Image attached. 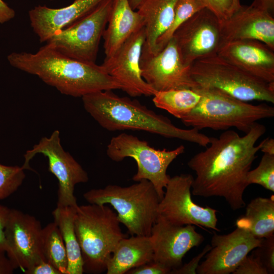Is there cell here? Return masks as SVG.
I'll return each mask as SVG.
<instances>
[{"label": "cell", "instance_id": "6da1fadb", "mask_svg": "<svg viewBox=\"0 0 274 274\" xmlns=\"http://www.w3.org/2000/svg\"><path fill=\"white\" fill-rule=\"evenodd\" d=\"M265 131L264 125L256 122L243 136L227 130L218 138L210 137V146L187 163L196 174L192 194L223 197L233 211L245 207L247 174L261 147L256 143Z\"/></svg>", "mask_w": 274, "mask_h": 274}, {"label": "cell", "instance_id": "7a4b0ae2", "mask_svg": "<svg viewBox=\"0 0 274 274\" xmlns=\"http://www.w3.org/2000/svg\"><path fill=\"white\" fill-rule=\"evenodd\" d=\"M13 67L39 77L61 93L81 97L94 92L121 89L101 65L71 58L47 43L36 52H13L8 56Z\"/></svg>", "mask_w": 274, "mask_h": 274}, {"label": "cell", "instance_id": "3957f363", "mask_svg": "<svg viewBox=\"0 0 274 274\" xmlns=\"http://www.w3.org/2000/svg\"><path fill=\"white\" fill-rule=\"evenodd\" d=\"M84 108L104 128L109 131L143 130L206 147L210 137L195 128L182 129L138 100L121 97L112 90L98 91L82 97Z\"/></svg>", "mask_w": 274, "mask_h": 274}, {"label": "cell", "instance_id": "277c9868", "mask_svg": "<svg viewBox=\"0 0 274 274\" xmlns=\"http://www.w3.org/2000/svg\"><path fill=\"white\" fill-rule=\"evenodd\" d=\"M116 212L106 204L78 206L74 220L75 230L81 250L83 272L98 274L107 265L122 232Z\"/></svg>", "mask_w": 274, "mask_h": 274}, {"label": "cell", "instance_id": "5b68a950", "mask_svg": "<svg viewBox=\"0 0 274 274\" xmlns=\"http://www.w3.org/2000/svg\"><path fill=\"white\" fill-rule=\"evenodd\" d=\"M128 186L108 185L83 194L90 204H109L131 235L150 236L161 200L153 185L142 180Z\"/></svg>", "mask_w": 274, "mask_h": 274}, {"label": "cell", "instance_id": "8992f818", "mask_svg": "<svg viewBox=\"0 0 274 274\" xmlns=\"http://www.w3.org/2000/svg\"><path fill=\"white\" fill-rule=\"evenodd\" d=\"M193 89L201 95V99L181 119L187 127L198 130H227L234 127L246 133L257 121L274 116V108L266 104H250L214 89L197 87Z\"/></svg>", "mask_w": 274, "mask_h": 274}, {"label": "cell", "instance_id": "52a82bcc", "mask_svg": "<svg viewBox=\"0 0 274 274\" xmlns=\"http://www.w3.org/2000/svg\"><path fill=\"white\" fill-rule=\"evenodd\" d=\"M190 74L198 87L214 89L244 101L274 103V83H268L217 54L194 61Z\"/></svg>", "mask_w": 274, "mask_h": 274}, {"label": "cell", "instance_id": "ba28073f", "mask_svg": "<svg viewBox=\"0 0 274 274\" xmlns=\"http://www.w3.org/2000/svg\"><path fill=\"white\" fill-rule=\"evenodd\" d=\"M185 151L180 145L176 149H157L138 137L123 133L113 137L107 146V154L112 160L119 162L127 157L133 158L138 166L132 180L138 182L149 181L155 187L161 199L170 176L167 169L170 163Z\"/></svg>", "mask_w": 274, "mask_h": 274}, {"label": "cell", "instance_id": "9c48e42d", "mask_svg": "<svg viewBox=\"0 0 274 274\" xmlns=\"http://www.w3.org/2000/svg\"><path fill=\"white\" fill-rule=\"evenodd\" d=\"M112 4V0H104L91 12L55 32L47 43L71 58L95 63Z\"/></svg>", "mask_w": 274, "mask_h": 274}, {"label": "cell", "instance_id": "30bf717a", "mask_svg": "<svg viewBox=\"0 0 274 274\" xmlns=\"http://www.w3.org/2000/svg\"><path fill=\"white\" fill-rule=\"evenodd\" d=\"M38 154L48 158L49 171L58 180L57 207L77 208L75 186L87 182L89 177L79 163L63 148L58 130H54L49 137L42 138L31 149L26 152L22 166L24 169H31L29 161Z\"/></svg>", "mask_w": 274, "mask_h": 274}, {"label": "cell", "instance_id": "8fae6325", "mask_svg": "<svg viewBox=\"0 0 274 274\" xmlns=\"http://www.w3.org/2000/svg\"><path fill=\"white\" fill-rule=\"evenodd\" d=\"M193 179L188 174L170 177L158 205V217L175 225H192L219 231L217 210L200 206L192 199Z\"/></svg>", "mask_w": 274, "mask_h": 274}, {"label": "cell", "instance_id": "7c38bea8", "mask_svg": "<svg viewBox=\"0 0 274 274\" xmlns=\"http://www.w3.org/2000/svg\"><path fill=\"white\" fill-rule=\"evenodd\" d=\"M184 64L218 54L222 47L221 24L210 10L203 8L182 23L172 37Z\"/></svg>", "mask_w": 274, "mask_h": 274}, {"label": "cell", "instance_id": "4fadbf2b", "mask_svg": "<svg viewBox=\"0 0 274 274\" xmlns=\"http://www.w3.org/2000/svg\"><path fill=\"white\" fill-rule=\"evenodd\" d=\"M140 65L142 78L155 92L198 87L191 76V65L184 63L173 38L155 53L142 48Z\"/></svg>", "mask_w": 274, "mask_h": 274}, {"label": "cell", "instance_id": "5bb4252c", "mask_svg": "<svg viewBox=\"0 0 274 274\" xmlns=\"http://www.w3.org/2000/svg\"><path fill=\"white\" fill-rule=\"evenodd\" d=\"M42 228L35 216L10 209L4 229L6 252L15 268L23 271L45 260Z\"/></svg>", "mask_w": 274, "mask_h": 274}, {"label": "cell", "instance_id": "9a60e30c", "mask_svg": "<svg viewBox=\"0 0 274 274\" xmlns=\"http://www.w3.org/2000/svg\"><path fill=\"white\" fill-rule=\"evenodd\" d=\"M146 39L145 26L133 33L101 64L106 72L120 85L121 89L132 97L152 96L155 91L143 79L140 65Z\"/></svg>", "mask_w": 274, "mask_h": 274}, {"label": "cell", "instance_id": "2e32d148", "mask_svg": "<svg viewBox=\"0 0 274 274\" xmlns=\"http://www.w3.org/2000/svg\"><path fill=\"white\" fill-rule=\"evenodd\" d=\"M262 238H258L248 231L238 227L227 234L214 233L211 249L205 260L199 265L198 274L233 273L248 254L259 247Z\"/></svg>", "mask_w": 274, "mask_h": 274}, {"label": "cell", "instance_id": "e0dca14e", "mask_svg": "<svg viewBox=\"0 0 274 274\" xmlns=\"http://www.w3.org/2000/svg\"><path fill=\"white\" fill-rule=\"evenodd\" d=\"M153 261L171 270L182 264L185 254L204 241L194 225L178 226L158 217L151 232Z\"/></svg>", "mask_w": 274, "mask_h": 274}, {"label": "cell", "instance_id": "ac0fdd59", "mask_svg": "<svg viewBox=\"0 0 274 274\" xmlns=\"http://www.w3.org/2000/svg\"><path fill=\"white\" fill-rule=\"evenodd\" d=\"M221 38L222 47L234 41L255 40L274 50L273 15L251 5H241L221 24Z\"/></svg>", "mask_w": 274, "mask_h": 274}, {"label": "cell", "instance_id": "d6986e66", "mask_svg": "<svg viewBox=\"0 0 274 274\" xmlns=\"http://www.w3.org/2000/svg\"><path fill=\"white\" fill-rule=\"evenodd\" d=\"M218 55L258 79L274 83V50L262 42H230L221 47Z\"/></svg>", "mask_w": 274, "mask_h": 274}, {"label": "cell", "instance_id": "ffe728a7", "mask_svg": "<svg viewBox=\"0 0 274 274\" xmlns=\"http://www.w3.org/2000/svg\"><path fill=\"white\" fill-rule=\"evenodd\" d=\"M104 0H75L71 4L54 9L39 5L28 12L33 31L41 42L48 41L54 34L82 18Z\"/></svg>", "mask_w": 274, "mask_h": 274}, {"label": "cell", "instance_id": "44dd1931", "mask_svg": "<svg viewBox=\"0 0 274 274\" xmlns=\"http://www.w3.org/2000/svg\"><path fill=\"white\" fill-rule=\"evenodd\" d=\"M107 25L102 38L106 56H109L144 27L145 22L139 12L131 8L129 0H112Z\"/></svg>", "mask_w": 274, "mask_h": 274}, {"label": "cell", "instance_id": "7402d4cb", "mask_svg": "<svg viewBox=\"0 0 274 274\" xmlns=\"http://www.w3.org/2000/svg\"><path fill=\"white\" fill-rule=\"evenodd\" d=\"M150 236L125 237L117 244L109 260L107 274H124L129 270L153 261Z\"/></svg>", "mask_w": 274, "mask_h": 274}, {"label": "cell", "instance_id": "603a6c76", "mask_svg": "<svg viewBox=\"0 0 274 274\" xmlns=\"http://www.w3.org/2000/svg\"><path fill=\"white\" fill-rule=\"evenodd\" d=\"M179 0H142L137 10L145 22L146 39L143 48L155 53L157 40L168 28Z\"/></svg>", "mask_w": 274, "mask_h": 274}, {"label": "cell", "instance_id": "cb8c5ba5", "mask_svg": "<svg viewBox=\"0 0 274 274\" xmlns=\"http://www.w3.org/2000/svg\"><path fill=\"white\" fill-rule=\"evenodd\" d=\"M236 226L258 238L274 235L273 195L252 199L246 207L245 214L236 221Z\"/></svg>", "mask_w": 274, "mask_h": 274}, {"label": "cell", "instance_id": "d4e9b609", "mask_svg": "<svg viewBox=\"0 0 274 274\" xmlns=\"http://www.w3.org/2000/svg\"><path fill=\"white\" fill-rule=\"evenodd\" d=\"M77 208L57 207L52 212L54 222L60 231L66 249L68 262L67 274L84 273L81 250L74 226Z\"/></svg>", "mask_w": 274, "mask_h": 274}, {"label": "cell", "instance_id": "484cf974", "mask_svg": "<svg viewBox=\"0 0 274 274\" xmlns=\"http://www.w3.org/2000/svg\"><path fill=\"white\" fill-rule=\"evenodd\" d=\"M153 96V102L157 108L164 110L180 119L187 116L201 99V95L192 89L157 91Z\"/></svg>", "mask_w": 274, "mask_h": 274}, {"label": "cell", "instance_id": "4316f807", "mask_svg": "<svg viewBox=\"0 0 274 274\" xmlns=\"http://www.w3.org/2000/svg\"><path fill=\"white\" fill-rule=\"evenodd\" d=\"M42 252L45 260L61 274H67V257L60 231L55 222L48 224L42 228Z\"/></svg>", "mask_w": 274, "mask_h": 274}, {"label": "cell", "instance_id": "83f0119b", "mask_svg": "<svg viewBox=\"0 0 274 274\" xmlns=\"http://www.w3.org/2000/svg\"><path fill=\"white\" fill-rule=\"evenodd\" d=\"M203 8H205L199 0H179L176 5L170 25L157 41L155 53L160 51L166 45L182 23Z\"/></svg>", "mask_w": 274, "mask_h": 274}, {"label": "cell", "instance_id": "f1b7e54d", "mask_svg": "<svg viewBox=\"0 0 274 274\" xmlns=\"http://www.w3.org/2000/svg\"><path fill=\"white\" fill-rule=\"evenodd\" d=\"M248 185L258 184L274 192V155L264 154L256 168L247 174Z\"/></svg>", "mask_w": 274, "mask_h": 274}, {"label": "cell", "instance_id": "f546056e", "mask_svg": "<svg viewBox=\"0 0 274 274\" xmlns=\"http://www.w3.org/2000/svg\"><path fill=\"white\" fill-rule=\"evenodd\" d=\"M22 166H9L0 163V200L14 193L25 178Z\"/></svg>", "mask_w": 274, "mask_h": 274}, {"label": "cell", "instance_id": "4dcf8cb0", "mask_svg": "<svg viewBox=\"0 0 274 274\" xmlns=\"http://www.w3.org/2000/svg\"><path fill=\"white\" fill-rule=\"evenodd\" d=\"M212 12L221 24L228 20L242 5L239 0H199Z\"/></svg>", "mask_w": 274, "mask_h": 274}, {"label": "cell", "instance_id": "1f68e13d", "mask_svg": "<svg viewBox=\"0 0 274 274\" xmlns=\"http://www.w3.org/2000/svg\"><path fill=\"white\" fill-rule=\"evenodd\" d=\"M254 253L266 267L268 273H274V235L262 238L261 245Z\"/></svg>", "mask_w": 274, "mask_h": 274}, {"label": "cell", "instance_id": "d6a6232c", "mask_svg": "<svg viewBox=\"0 0 274 274\" xmlns=\"http://www.w3.org/2000/svg\"><path fill=\"white\" fill-rule=\"evenodd\" d=\"M233 274H268L260 259L254 255L247 256Z\"/></svg>", "mask_w": 274, "mask_h": 274}, {"label": "cell", "instance_id": "836d02e7", "mask_svg": "<svg viewBox=\"0 0 274 274\" xmlns=\"http://www.w3.org/2000/svg\"><path fill=\"white\" fill-rule=\"evenodd\" d=\"M210 245H207L202 251L193 258L189 262L181 265L177 269L171 270L170 274H196L199 263L203 256L211 250Z\"/></svg>", "mask_w": 274, "mask_h": 274}, {"label": "cell", "instance_id": "e575fe53", "mask_svg": "<svg viewBox=\"0 0 274 274\" xmlns=\"http://www.w3.org/2000/svg\"><path fill=\"white\" fill-rule=\"evenodd\" d=\"M170 272V270L168 268L152 261L129 270L126 274H167Z\"/></svg>", "mask_w": 274, "mask_h": 274}, {"label": "cell", "instance_id": "d590c367", "mask_svg": "<svg viewBox=\"0 0 274 274\" xmlns=\"http://www.w3.org/2000/svg\"><path fill=\"white\" fill-rule=\"evenodd\" d=\"M23 272L26 274H61L56 268L45 260L25 269Z\"/></svg>", "mask_w": 274, "mask_h": 274}, {"label": "cell", "instance_id": "8d00e7d4", "mask_svg": "<svg viewBox=\"0 0 274 274\" xmlns=\"http://www.w3.org/2000/svg\"><path fill=\"white\" fill-rule=\"evenodd\" d=\"M10 209L0 204V249L6 251L4 229Z\"/></svg>", "mask_w": 274, "mask_h": 274}, {"label": "cell", "instance_id": "74e56055", "mask_svg": "<svg viewBox=\"0 0 274 274\" xmlns=\"http://www.w3.org/2000/svg\"><path fill=\"white\" fill-rule=\"evenodd\" d=\"M16 269L5 251L0 249V274H11Z\"/></svg>", "mask_w": 274, "mask_h": 274}, {"label": "cell", "instance_id": "f35d334b", "mask_svg": "<svg viewBox=\"0 0 274 274\" xmlns=\"http://www.w3.org/2000/svg\"><path fill=\"white\" fill-rule=\"evenodd\" d=\"M15 16V11L3 0H0V23H4Z\"/></svg>", "mask_w": 274, "mask_h": 274}, {"label": "cell", "instance_id": "ab89813d", "mask_svg": "<svg viewBox=\"0 0 274 274\" xmlns=\"http://www.w3.org/2000/svg\"><path fill=\"white\" fill-rule=\"evenodd\" d=\"M251 5L273 15L274 0H254Z\"/></svg>", "mask_w": 274, "mask_h": 274}, {"label": "cell", "instance_id": "60d3db41", "mask_svg": "<svg viewBox=\"0 0 274 274\" xmlns=\"http://www.w3.org/2000/svg\"><path fill=\"white\" fill-rule=\"evenodd\" d=\"M260 150L269 155H274V140L272 138H267L261 143Z\"/></svg>", "mask_w": 274, "mask_h": 274}, {"label": "cell", "instance_id": "b9f144b4", "mask_svg": "<svg viewBox=\"0 0 274 274\" xmlns=\"http://www.w3.org/2000/svg\"><path fill=\"white\" fill-rule=\"evenodd\" d=\"M142 0H129L130 6L135 10L137 9L139 5Z\"/></svg>", "mask_w": 274, "mask_h": 274}, {"label": "cell", "instance_id": "7bdbcfd3", "mask_svg": "<svg viewBox=\"0 0 274 274\" xmlns=\"http://www.w3.org/2000/svg\"><path fill=\"white\" fill-rule=\"evenodd\" d=\"M49 1H55V0H49Z\"/></svg>", "mask_w": 274, "mask_h": 274}]
</instances>
